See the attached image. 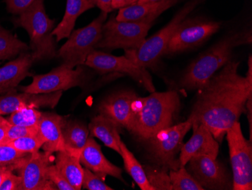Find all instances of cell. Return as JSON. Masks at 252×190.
I'll list each match as a JSON object with an SVG mask.
<instances>
[{
  "instance_id": "6da1fadb",
  "label": "cell",
  "mask_w": 252,
  "mask_h": 190,
  "mask_svg": "<svg viewBox=\"0 0 252 190\" xmlns=\"http://www.w3.org/2000/svg\"><path fill=\"white\" fill-rule=\"evenodd\" d=\"M239 62L230 61L198 89L189 117L192 126L203 124L218 142H221L226 132L239 121L252 96V56L246 76L239 75Z\"/></svg>"
},
{
  "instance_id": "7a4b0ae2",
  "label": "cell",
  "mask_w": 252,
  "mask_h": 190,
  "mask_svg": "<svg viewBox=\"0 0 252 190\" xmlns=\"http://www.w3.org/2000/svg\"><path fill=\"white\" fill-rule=\"evenodd\" d=\"M181 109L178 92H154L147 97L136 96L127 130L138 140H146L160 130L174 125Z\"/></svg>"
},
{
  "instance_id": "3957f363",
  "label": "cell",
  "mask_w": 252,
  "mask_h": 190,
  "mask_svg": "<svg viewBox=\"0 0 252 190\" xmlns=\"http://www.w3.org/2000/svg\"><path fill=\"white\" fill-rule=\"evenodd\" d=\"M251 30L233 31L201 54L181 74L178 87L185 90H198L215 73L231 61L233 49L252 43Z\"/></svg>"
},
{
  "instance_id": "277c9868",
  "label": "cell",
  "mask_w": 252,
  "mask_h": 190,
  "mask_svg": "<svg viewBox=\"0 0 252 190\" xmlns=\"http://www.w3.org/2000/svg\"><path fill=\"white\" fill-rule=\"evenodd\" d=\"M16 26L26 30L35 61L52 59L56 55V40L52 35L55 21L45 12L44 0H35L14 20Z\"/></svg>"
},
{
  "instance_id": "5b68a950",
  "label": "cell",
  "mask_w": 252,
  "mask_h": 190,
  "mask_svg": "<svg viewBox=\"0 0 252 190\" xmlns=\"http://www.w3.org/2000/svg\"><path fill=\"white\" fill-rule=\"evenodd\" d=\"M205 0H189L176 15L171 20L169 23L163 28L156 33L148 39L141 43V46L134 49L125 50V56L134 63L145 69H154L157 66L161 58L163 56L164 50L170 38L173 35L180 24L198 5Z\"/></svg>"
},
{
  "instance_id": "8992f818",
  "label": "cell",
  "mask_w": 252,
  "mask_h": 190,
  "mask_svg": "<svg viewBox=\"0 0 252 190\" xmlns=\"http://www.w3.org/2000/svg\"><path fill=\"white\" fill-rule=\"evenodd\" d=\"M192 126V119L189 117L186 121L160 130L146 140L149 155L156 165L167 171L179 168L178 154Z\"/></svg>"
},
{
  "instance_id": "52a82bcc",
  "label": "cell",
  "mask_w": 252,
  "mask_h": 190,
  "mask_svg": "<svg viewBox=\"0 0 252 190\" xmlns=\"http://www.w3.org/2000/svg\"><path fill=\"white\" fill-rule=\"evenodd\" d=\"M107 15L108 13L101 12L87 26L72 31L58 53L63 65L70 69L85 65L88 56L96 50V46L101 38L102 27L107 21Z\"/></svg>"
},
{
  "instance_id": "ba28073f",
  "label": "cell",
  "mask_w": 252,
  "mask_h": 190,
  "mask_svg": "<svg viewBox=\"0 0 252 190\" xmlns=\"http://www.w3.org/2000/svg\"><path fill=\"white\" fill-rule=\"evenodd\" d=\"M154 23L119 21L111 17L102 27V36L96 49H134L145 40Z\"/></svg>"
},
{
  "instance_id": "9c48e42d",
  "label": "cell",
  "mask_w": 252,
  "mask_h": 190,
  "mask_svg": "<svg viewBox=\"0 0 252 190\" xmlns=\"http://www.w3.org/2000/svg\"><path fill=\"white\" fill-rule=\"evenodd\" d=\"M233 171V190H252V142L246 140L239 121L226 132Z\"/></svg>"
},
{
  "instance_id": "30bf717a",
  "label": "cell",
  "mask_w": 252,
  "mask_h": 190,
  "mask_svg": "<svg viewBox=\"0 0 252 190\" xmlns=\"http://www.w3.org/2000/svg\"><path fill=\"white\" fill-rule=\"evenodd\" d=\"M220 24L205 18H185L170 38L163 52L173 55L198 47L220 30Z\"/></svg>"
},
{
  "instance_id": "8fae6325",
  "label": "cell",
  "mask_w": 252,
  "mask_h": 190,
  "mask_svg": "<svg viewBox=\"0 0 252 190\" xmlns=\"http://www.w3.org/2000/svg\"><path fill=\"white\" fill-rule=\"evenodd\" d=\"M88 80L89 74L83 65H79L74 70L62 64L49 73L32 76V83L21 87V90L34 94L55 93L83 86Z\"/></svg>"
},
{
  "instance_id": "7c38bea8",
  "label": "cell",
  "mask_w": 252,
  "mask_h": 190,
  "mask_svg": "<svg viewBox=\"0 0 252 190\" xmlns=\"http://www.w3.org/2000/svg\"><path fill=\"white\" fill-rule=\"evenodd\" d=\"M84 65L103 75L114 72L128 75L142 85L147 91L151 93L156 91L152 76L147 69L137 65L125 55L116 56L94 50L88 56Z\"/></svg>"
},
{
  "instance_id": "4fadbf2b",
  "label": "cell",
  "mask_w": 252,
  "mask_h": 190,
  "mask_svg": "<svg viewBox=\"0 0 252 190\" xmlns=\"http://www.w3.org/2000/svg\"><path fill=\"white\" fill-rule=\"evenodd\" d=\"M185 167L204 190H233V178L224 166L212 156L192 157Z\"/></svg>"
},
{
  "instance_id": "5bb4252c",
  "label": "cell",
  "mask_w": 252,
  "mask_h": 190,
  "mask_svg": "<svg viewBox=\"0 0 252 190\" xmlns=\"http://www.w3.org/2000/svg\"><path fill=\"white\" fill-rule=\"evenodd\" d=\"M51 153H32L27 155L21 161L18 168L21 177V190H57L49 181L46 175L50 162Z\"/></svg>"
},
{
  "instance_id": "9a60e30c",
  "label": "cell",
  "mask_w": 252,
  "mask_h": 190,
  "mask_svg": "<svg viewBox=\"0 0 252 190\" xmlns=\"http://www.w3.org/2000/svg\"><path fill=\"white\" fill-rule=\"evenodd\" d=\"M62 96V91L51 93H17L16 89L0 96V115L11 114L25 108L56 107Z\"/></svg>"
},
{
  "instance_id": "2e32d148",
  "label": "cell",
  "mask_w": 252,
  "mask_h": 190,
  "mask_svg": "<svg viewBox=\"0 0 252 190\" xmlns=\"http://www.w3.org/2000/svg\"><path fill=\"white\" fill-rule=\"evenodd\" d=\"M192 137L185 144H183L180 152V167H185L188 161L195 156H212L218 158L219 153V142L215 140L210 130L203 124L193 125Z\"/></svg>"
},
{
  "instance_id": "e0dca14e",
  "label": "cell",
  "mask_w": 252,
  "mask_h": 190,
  "mask_svg": "<svg viewBox=\"0 0 252 190\" xmlns=\"http://www.w3.org/2000/svg\"><path fill=\"white\" fill-rule=\"evenodd\" d=\"M137 95L131 91L113 93L98 106L99 114L115 122L120 128H128L131 117V104Z\"/></svg>"
},
{
  "instance_id": "ac0fdd59",
  "label": "cell",
  "mask_w": 252,
  "mask_h": 190,
  "mask_svg": "<svg viewBox=\"0 0 252 190\" xmlns=\"http://www.w3.org/2000/svg\"><path fill=\"white\" fill-rule=\"evenodd\" d=\"M80 162L103 180L109 175L123 181L121 168L107 160L102 152L100 145L93 137L88 138L80 154Z\"/></svg>"
},
{
  "instance_id": "d6986e66",
  "label": "cell",
  "mask_w": 252,
  "mask_h": 190,
  "mask_svg": "<svg viewBox=\"0 0 252 190\" xmlns=\"http://www.w3.org/2000/svg\"><path fill=\"white\" fill-rule=\"evenodd\" d=\"M35 61L32 52L21 54L19 57L0 68V94L14 90L27 76Z\"/></svg>"
},
{
  "instance_id": "ffe728a7",
  "label": "cell",
  "mask_w": 252,
  "mask_h": 190,
  "mask_svg": "<svg viewBox=\"0 0 252 190\" xmlns=\"http://www.w3.org/2000/svg\"><path fill=\"white\" fill-rule=\"evenodd\" d=\"M65 121L63 117L54 113H42L38 126V133L44 141V152H58L65 150L63 130Z\"/></svg>"
},
{
  "instance_id": "44dd1931",
  "label": "cell",
  "mask_w": 252,
  "mask_h": 190,
  "mask_svg": "<svg viewBox=\"0 0 252 190\" xmlns=\"http://www.w3.org/2000/svg\"><path fill=\"white\" fill-rule=\"evenodd\" d=\"M179 2L180 0H165L156 3L134 4L120 8L116 19L119 21L154 23L162 12Z\"/></svg>"
},
{
  "instance_id": "7402d4cb",
  "label": "cell",
  "mask_w": 252,
  "mask_h": 190,
  "mask_svg": "<svg viewBox=\"0 0 252 190\" xmlns=\"http://www.w3.org/2000/svg\"><path fill=\"white\" fill-rule=\"evenodd\" d=\"M94 7L95 5L93 0H66L63 19L52 31V35L55 37L56 42L69 38L79 16Z\"/></svg>"
},
{
  "instance_id": "603a6c76",
  "label": "cell",
  "mask_w": 252,
  "mask_h": 190,
  "mask_svg": "<svg viewBox=\"0 0 252 190\" xmlns=\"http://www.w3.org/2000/svg\"><path fill=\"white\" fill-rule=\"evenodd\" d=\"M120 127L108 117L99 114L92 119L89 125L91 137H96L103 142L106 147L120 153L119 130Z\"/></svg>"
},
{
  "instance_id": "cb8c5ba5",
  "label": "cell",
  "mask_w": 252,
  "mask_h": 190,
  "mask_svg": "<svg viewBox=\"0 0 252 190\" xmlns=\"http://www.w3.org/2000/svg\"><path fill=\"white\" fill-rule=\"evenodd\" d=\"M55 165L74 190H81L83 168L80 162V154L66 150L58 152Z\"/></svg>"
},
{
  "instance_id": "d4e9b609",
  "label": "cell",
  "mask_w": 252,
  "mask_h": 190,
  "mask_svg": "<svg viewBox=\"0 0 252 190\" xmlns=\"http://www.w3.org/2000/svg\"><path fill=\"white\" fill-rule=\"evenodd\" d=\"M65 150L76 154H81L82 150L89 138V127L79 121L65 123L62 130Z\"/></svg>"
},
{
  "instance_id": "484cf974",
  "label": "cell",
  "mask_w": 252,
  "mask_h": 190,
  "mask_svg": "<svg viewBox=\"0 0 252 190\" xmlns=\"http://www.w3.org/2000/svg\"><path fill=\"white\" fill-rule=\"evenodd\" d=\"M120 154L123 157L126 171L131 176L134 182L141 188V190H155L149 183L144 167L141 166L139 161H137L133 153L127 148L122 140L120 141Z\"/></svg>"
},
{
  "instance_id": "4316f807",
  "label": "cell",
  "mask_w": 252,
  "mask_h": 190,
  "mask_svg": "<svg viewBox=\"0 0 252 190\" xmlns=\"http://www.w3.org/2000/svg\"><path fill=\"white\" fill-rule=\"evenodd\" d=\"M28 49L29 47L25 42L0 27V60L13 59Z\"/></svg>"
},
{
  "instance_id": "83f0119b",
  "label": "cell",
  "mask_w": 252,
  "mask_h": 190,
  "mask_svg": "<svg viewBox=\"0 0 252 190\" xmlns=\"http://www.w3.org/2000/svg\"><path fill=\"white\" fill-rule=\"evenodd\" d=\"M168 174L171 190H204L185 167H180L177 170H169Z\"/></svg>"
},
{
  "instance_id": "f1b7e54d",
  "label": "cell",
  "mask_w": 252,
  "mask_h": 190,
  "mask_svg": "<svg viewBox=\"0 0 252 190\" xmlns=\"http://www.w3.org/2000/svg\"><path fill=\"white\" fill-rule=\"evenodd\" d=\"M42 113L34 108H25L11 113L7 120L12 125L38 127Z\"/></svg>"
},
{
  "instance_id": "f546056e",
  "label": "cell",
  "mask_w": 252,
  "mask_h": 190,
  "mask_svg": "<svg viewBox=\"0 0 252 190\" xmlns=\"http://www.w3.org/2000/svg\"><path fill=\"white\" fill-rule=\"evenodd\" d=\"M149 183L154 190H171L168 171L156 166H146L144 167Z\"/></svg>"
},
{
  "instance_id": "4dcf8cb0",
  "label": "cell",
  "mask_w": 252,
  "mask_h": 190,
  "mask_svg": "<svg viewBox=\"0 0 252 190\" xmlns=\"http://www.w3.org/2000/svg\"><path fill=\"white\" fill-rule=\"evenodd\" d=\"M7 144L13 147L21 152L32 154V153L39 152V149L42 148L43 146L44 141L38 133V134L35 136H29V137L16 139V140L9 142Z\"/></svg>"
},
{
  "instance_id": "1f68e13d",
  "label": "cell",
  "mask_w": 252,
  "mask_h": 190,
  "mask_svg": "<svg viewBox=\"0 0 252 190\" xmlns=\"http://www.w3.org/2000/svg\"><path fill=\"white\" fill-rule=\"evenodd\" d=\"M28 154L18 151L7 143L0 144V166L18 164Z\"/></svg>"
},
{
  "instance_id": "d6a6232c",
  "label": "cell",
  "mask_w": 252,
  "mask_h": 190,
  "mask_svg": "<svg viewBox=\"0 0 252 190\" xmlns=\"http://www.w3.org/2000/svg\"><path fill=\"white\" fill-rule=\"evenodd\" d=\"M82 188L89 190H113V189L107 186L97 174L88 168H83V178Z\"/></svg>"
},
{
  "instance_id": "836d02e7",
  "label": "cell",
  "mask_w": 252,
  "mask_h": 190,
  "mask_svg": "<svg viewBox=\"0 0 252 190\" xmlns=\"http://www.w3.org/2000/svg\"><path fill=\"white\" fill-rule=\"evenodd\" d=\"M46 175H47L48 180L55 186L57 190H74V188L62 175L55 164H49L46 171Z\"/></svg>"
},
{
  "instance_id": "e575fe53",
  "label": "cell",
  "mask_w": 252,
  "mask_h": 190,
  "mask_svg": "<svg viewBox=\"0 0 252 190\" xmlns=\"http://www.w3.org/2000/svg\"><path fill=\"white\" fill-rule=\"evenodd\" d=\"M38 134V127H22V126L10 125L3 144L21 137L35 136Z\"/></svg>"
},
{
  "instance_id": "d590c367",
  "label": "cell",
  "mask_w": 252,
  "mask_h": 190,
  "mask_svg": "<svg viewBox=\"0 0 252 190\" xmlns=\"http://www.w3.org/2000/svg\"><path fill=\"white\" fill-rule=\"evenodd\" d=\"M35 0H5L7 9L11 13L19 15L28 8Z\"/></svg>"
},
{
  "instance_id": "8d00e7d4",
  "label": "cell",
  "mask_w": 252,
  "mask_h": 190,
  "mask_svg": "<svg viewBox=\"0 0 252 190\" xmlns=\"http://www.w3.org/2000/svg\"><path fill=\"white\" fill-rule=\"evenodd\" d=\"M21 177L13 171L8 173L0 186V190H21Z\"/></svg>"
},
{
  "instance_id": "74e56055",
  "label": "cell",
  "mask_w": 252,
  "mask_h": 190,
  "mask_svg": "<svg viewBox=\"0 0 252 190\" xmlns=\"http://www.w3.org/2000/svg\"><path fill=\"white\" fill-rule=\"evenodd\" d=\"M24 158H23V159H24ZM22 160H21L19 163H18V164H11V165L0 166V186H1L2 183L3 182L4 179L6 177L8 173L14 171L15 170H18V168H19Z\"/></svg>"
},
{
  "instance_id": "f35d334b",
  "label": "cell",
  "mask_w": 252,
  "mask_h": 190,
  "mask_svg": "<svg viewBox=\"0 0 252 190\" xmlns=\"http://www.w3.org/2000/svg\"><path fill=\"white\" fill-rule=\"evenodd\" d=\"M10 125L11 124L8 120L0 115V144H3Z\"/></svg>"
},
{
  "instance_id": "ab89813d",
  "label": "cell",
  "mask_w": 252,
  "mask_h": 190,
  "mask_svg": "<svg viewBox=\"0 0 252 190\" xmlns=\"http://www.w3.org/2000/svg\"><path fill=\"white\" fill-rule=\"evenodd\" d=\"M95 6L98 7L100 11L106 13H110L113 11L112 0H93Z\"/></svg>"
},
{
  "instance_id": "60d3db41",
  "label": "cell",
  "mask_w": 252,
  "mask_h": 190,
  "mask_svg": "<svg viewBox=\"0 0 252 190\" xmlns=\"http://www.w3.org/2000/svg\"><path fill=\"white\" fill-rule=\"evenodd\" d=\"M138 0H112V8L113 9H120L125 7L134 5L137 3Z\"/></svg>"
},
{
  "instance_id": "b9f144b4",
  "label": "cell",
  "mask_w": 252,
  "mask_h": 190,
  "mask_svg": "<svg viewBox=\"0 0 252 190\" xmlns=\"http://www.w3.org/2000/svg\"><path fill=\"white\" fill-rule=\"evenodd\" d=\"M162 1H165V0H138L136 4L144 5V4L156 3V2H162Z\"/></svg>"
}]
</instances>
